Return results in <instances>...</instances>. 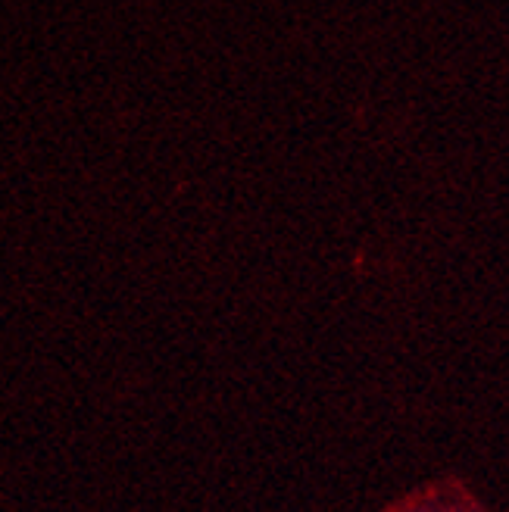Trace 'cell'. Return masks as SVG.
Returning a JSON list of instances; mask_svg holds the SVG:
<instances>
[{"label":"cell","instance_id":"obj_1","mask_svg":"<svg viewBox=\"0 0 509 512\" xmlns=\"http://www.w3.org/2000/svg\"><path fill=\"white\" fill-rule=\"evenodd\" d=\"M381 512H485V509L469 494V488L447 478V481L425 484V488L406 494L403 500L391 503Z\"/></svg>","mask_w":509,"mask_h":512}]
</instances>
